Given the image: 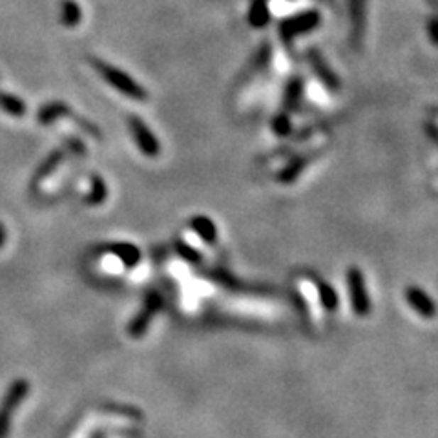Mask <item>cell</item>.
<instances>
[{"label":"cell","instance_id":"obj_1","mask_svg":"<svg viewBox=\"0 0 438 438\" xmlns=\"http://www.w3.org/2000/svg\"><path fill=\"white\" fill-rule=\"evenodd\" d=\"M89 64L94 66L95 72L108 82L114 89H117L119 94H123L124 97H130L133 101H146L148 99V92H146L136 79L124 73L123 70L115 68L111 64L104 62L101 59H95V57H89Z\"/></svg>","mask_w":438,"mask_h":438},{"label":"cell","instance_id":"obj_2","mask_svg":"<svg viewBox=\"0 0 438 438\" xmlns=\"http://www.w3.org/2000/svg\"><path fill=\"white\" fill-rule=\"evenodd\" d=\"M128 126H130V132H132L133 141H136V145L137 148L141 150V153H145L146 158H155L159 150H161V146H159L158 137L153 136L148 124L141 119L139 115H130Z\"/></svg>","mask_w":438,"mask_h":438},{"label":"cell","instance_id":"obj_3","mask_svg":"<svg viewBox=\"0 0 438 438\" xmlns=\"http://www.w3.org/2000/svg\"><path fill=\"white\" fill-rule=\"evenodd\" d=\"M347 285H349L351 302H353V309L358 316H367L371 312V300L367 294L366 280L363 274L360 273V268L351 267L347 270Z\"/></svg>","mask_w":438,"mask_h":438},{"label":"cell","instance_id":"obj_4","mask_svg":"<svg viewBox=\"0 0 438 438\" xmlns=\"http://www.w3.org/2000/svg\"><path fill=\"white\" fill-rule=\"evenodd\" d=\"M318 24H319L318 13L316 11L302 13L298 17L289 18V21H285L281 24V37L285 38V40H292V38H296L298 35L314 30Z\"/></svg>","mask_w":438,"mask_h":438},{"label":"cell","instance_id":"obj_5","mask_svg":"<svg viewBox=\"0 0 438 438\" xmlns=\"http://www.w3.org/2000/svg\"><path fill=\"white\" fill-rule=\"evenodd\" d=\"M405 300H407L415 311L420 316H424V318H431V316H434V312H437L433 300H431L424 290L418 289V287H407V289H405Z\"/></svg>","mask_w":438,"mask_h":438},{"label":"cell","instance_id":"obj_6","mask_svg":"<svg viewBox=\"0 0 438 438\" xmlns=\"http://www.w3.org/2000/svg\"><path fill=\"white\" fill-rule=\"evenodd\" d=\"M72 111L73 110L68 106V104H66V102L51 101V102H48V104H44V106L38 108L37 121H38V124L48 126V124L55 123V121L62 119V117H70Z\"/></svg>","mask_w":438,"mask_h":438},{"label":"cell","instance_id":"obj_7","mask_svg":"<svg viewBox=\"0 0 438 438\" xmlns=\"http://www.w3.org/2000/svg\"><path fill=\"white\" fill-rule=\"evenodd\" d=\"M64 158H66V150L64 148H55L53 152H50V155H48V158L40 163V166H38L37 172H35L33 183L31 185L37 187L38 183H43L44 179H46L51 172L59 168V165L64 161Z\"/></svg>","mask_w":438,"mask_h":438},{"label":"cell","instance_id":"obj_8","mask_svg":"<svg viewBox=\"0 0 438 438\" xmlns=\"http://www.w3.org/2000/svg\"><path fill=\"white\" fill-rule=\"evenodd\" d=\"M309 59H311V66L314 68L316 75L322 79V82H324L325 86H329L331 89H338V86H340V81H338V77L334 75V73L331 72V68H329L327 64H325L324 57L319 55L318 51L311 50V51H309Z\"/></svg>","mask_w":438,"mask_h":438},{"label":"cell","instance_id":"obj_9","mask_svg":"<svg viewBox=\"0 0 438 438\" xmlns=\"http://www.w3.org/2000/svg\"><path fill=\"white\" fill-rule=\"evenodd\" d=\"M82 21V9L75 0H60V24L75 28Z\"/></svg>","mask_w":438,"mask_h":438},{"label":"cell","instance_id":"obj_10","mask_svg":"<svg viewBox=\"0 0 438 438\" xmlns=\"http://www.w3.org/2000/svg\"><path fill=\"white\" fill-rule=\"evenodd\" d=\"M0 110H4L6 114L13 115V117H22L26 114V104L17 95L0 92Z\"/></svg>","mask_w":438,"mask_h":438},{"label":"cell","instance_id":"obj_11","mask_svg":"<svg viewBox=\"0 0 438 438\" xmlns=\"http://www.w3.org/2000/svg\"><path fill=\"white\" fill-rule=\"evenodd\" d=\"M192 229L196 230L197 234H199V238H203L207 243L216 241V236H217L216 225L210 221L209 217H204V216L194 217V219H192Z\"/></svg>","mask_w":438,"mask_h":438},{"label":"cell","instance_id":"obj_12","mask_svg":"<svg viewBox=\"0 0 438 438\" xmlns=\"http://www.w3.org/2000/svg\"><path fill=\"white\" fill-rule=\"evenodd\" d=\"M316 287H318V292H319V298H322V303L325 305V309L327 311H334L338 305V296L336 292L331 289V287L327 285V283H324V281H318L316 283Z\"/></svg>","mask_w":438,"mask_h":438},{"label":"cell","instance_id":"obj_13","mask_svg":"<svg viewBox=\"0 0 438 438\" xmlns=\"http://www.w3.org/2000/svg\"><path fill=\"white\" fill-rule=\"evenodd\" d=\"M251 24L252 26H263L268 21V9L263 0H256L251 9Z\"/></svg>","mask_w":438,"mask_h":438},{"label":"cell","instance_id":"obj_14","mask_svg":"<svg viewBox=\"0 0 438 438\" xmlns=\"http://www.w3.org/2000/svg\"><path fill=\"white\" fill-rule=\"evenodd\" d=\"M106 199V183L99 175L92 177V194L88 196L89 203H101Z\"/></svg>","mask_w":438,"mask_h":438},{"label":"cell","instance_id":"obj_15","mask_svg":"<svg viewBox=\"0 0 438 438\" xmlns=\"http://www.w3.org/2000/svg\"><path fill=\"white\" fill-rule=\"evenodd\" d=\"M300 94H302V84H300V81L290 82L289 89H287V104H289V106H296Z\"/></svg>","mask_w":438,"mask_h":438},{"label":"cell","instance_id":"obj_16","mask_svg":"<svg viewBox=\"0 0 438 438\" xmlns=\"http://www.w3.org/2000/svg\"><path fill=\"white\" fill-rule=\"evenodd\" d=\"M66 152H72L73 155H82V153H86V148L82 141H79L77 137H70V139H66Z\"/></svg>","mask_w":438,"mask_h":438},{"label":"cell","instance_id":"obj_17","mask_svg":"<svg viewBox=\"0 0 438 438\" xmlns=\"http://www.w3.org/2000/svg\"><path fill=\"white\" fill-rule=\"evenodd\" d=\"M351 13H353L354 21H356V30L360 28V22H362V13H363V0H351Z\"/></svg>","mask_w":438,"mask_h":438},{"label":"cell","instance_id":"obj_18","mask_svg":"<svg viewBox=\"0 0 438 438\" xmlns=\"http://www.w3.org/2000/svg\"><path fill=\"white\" fill-rule=\"evenodd\" d=\"M177 248H179V254L183 256L185 260L190 261V263H197V261H199V254L192 251L190 247H187V245H183V243H179Z\"/></svg>","mask_w":438,"mask_h":438}]
</instances>
